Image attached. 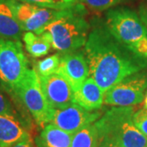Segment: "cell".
Returning a JSON list of instances; mask_svg holds the SVG:
<instances>
[{"mask_svg":"<svg viewBox=\"0 0 147 147\" xmlns=\"http://www.w3.org/2000/svg\"><path fill=\"white\" fill-rule=\"evenodd\" d=\"M29 69L21 41L0 38V83L5 90L11 93Z\"/></svg>","mask_w":147,"mask_h":147,"instance_id":"8992f818","label":"cell"},{"mask_svg":"<svg viewBox=\"0 0 147 147\" xmlns=\"http://www.w3.org/2000/svg\"><path fill=\"white\" fill-rule=\"evenodd\" d=\"M57 73L68 81L74 92L79 89L89 76V67L84 50L61 53Z\"/></svg>","mask_w":147,"mask_h":147,"instance_id":"30bf717a","label":"cell"},{"mask_svg":"<svg viewBox=\"0 0 147 147\" xmlns=\"http://www.w3.org/2000/svg\"><path fill=\"white\" fill-rule=\"evenodd\" d=\"M105 22L127 49L147 61V29L136 11L127 7L110 8Z\"/></svg>","mask_w":147,"mask_h":147,"instance_id":"277c9868","label":"cell"},{"mask_svg":"<svg viewBox=\"0 0 147 147\" xmlns=\"http://www.w3.org/2000/svg\"><path fill=\"white\" fill-rule=\"evenodd\" d=\"M85 14L84 5L79 2L68 12L50 23L41 34L47 38L58 53L79 50L85 45L91 30Z\"/></svg>","mask_w":147,"mask_h":147,"instance_id":"3957f363","label":"cell"},{"mask_svg":"<svg viewBox=\"0 0 147 147\" xmlns=\"http://www.w3.org/2000/svg\"><path fill=\"white\" fill-rule=\"evenodd\" d=\"M79 3L87 6L91 9L97 11L113 8L121 0H79Z\"/></svg>","mask_w":147,"mask_h":147,"instance_id":"ffe728a7","label":"cell"},{"mask_svg":"<svg viewBox=\"0 0 147 147\" xmlns=\"http://www.w3.org/2000/svg\"><path fill=\"white\" fill-rule=\"evenodd\" d=\"M132 119L137 129L147 137V109L143 108L135 112Z\"/></svg>","mask_w":147,"mask_h":147,"instance_id":"7402d4cb","label":"cell"},{"mask_svg":"<svg viewBox=\"0 0 147 147\" xmlns=\"http://www.w3.org/2000/svg\"><path fill=\"white\" fill-rule=\"evenodd\" d=\"M146 147H147V145H146Z\"/></svg>","mask_w":147,"mask_h":147,"instance_id":"484cf974","label":"cell"},{"mask_svg":"<svg viewBox=\"0 0 147 147\" xmlns=\"http://www.w3.org/2000/svg\"><path fill=\"white\" fill-rule=\"evenodd\" d=\"M23 30L16 20L8 0H0V38L20 40Z\"/></svg>","mask_w":147,"mask_h":147,"instance_id":"5bb4252c","label":"cell"},{"mask_svg":"<svg viewBox=\"0 0 147 147\" xmlns=\"http://www.w3.org/2000/svg\"><path fill=\"white\" fill-rule=\"evenodd\" d=\"M98 143L97 131L92 123L74 135L70 147H98Z\"/></svg>","mask_w":147,"mask_h":147,"instance_id":"e0dca14e","label":"cell"},{"mask_svg":"<svg viewBox=\"0 0 147 147\" xmlns=\"http://www.w3.org/2000/svg\"><path fill=\"white\" fill-rule=\"evenodd\" d=\"M147 89V71L133 74L105 92L104 103L111 106H132L142 103Z\"/></svg>","mask_w":147,"mask_h":147,"instance_id":"ba28073f","label":"cell"},{"mask_svg":"<svg viewBox=\"0 0 147 147\" xmlns=\"http://www.w3.org/2000/svg\"><path fill=\"white\" fill-rule=\"evenodd\" d=\"M11 147H34L33 143L31 142V139L29 138V139H25V140H22L20 142H16V144H14L13 146H11Z\"/></svg>","mask_w":147,"mask_h":147,"instance_id":"cb8c5ba5","label":"cell"},{"mask_svg":"<svg viewBox=\"0 0 147 147\" xmlns=\"http://www.w3.org/2000/svg\"><path fill=\"white\" fill-rule=\"evenodd\" d=\"M73 136L53 123H48L35 138V145L36 147H70Z\"/></svg>","mask_w":147,"mask_h":147,"instance_id":"9a60e30c","label":"cell"},{"mask_svg":"<svg viewBox=\"0 0 147 147\" xmlns=\"http://www.w3.org/2000/svg\"><path fill=\"white\" fill-rule=\"evenodd\" d=\"M39 82L47 101L54 110L62 109L73 103L74 91L61 74L56 72L39 77Z\"/></svg>","mask_w":147,"mask_h":147,"instance_id":"8fae6325","label":"cell"},{"mask_svg":"<svg viewBox=\"0 0 147 147\" xmlns=\"http://www.w3.org/2000/svg\"><path fill=\"white\" fill-rule=\"evenodd\" d=\"M139 16L147 29V6H142L139 10Z\"/></svg>","mask_w":147,"mask_h":147,"instance_id":"603a6c76","label":"cell"},{"mask_svg":"<svg viewBox=\"0 0 147 147\" xmlns=\"http://www.w3.org/2000/svg\"><path fill=\"white\" fill-rule=\"evenodd\" d=\"M84 51L89 77L104 92L127 76L147 69L146 61L127 49L99 19L92 21Z\"/></svg>","mask_w":147,"mask_h":147,"instance_id":"6da1fadb","label":"cell"},{"mask_svg":"<svg viewBox=\"0 0 147 147\" xmlns=\"http://www.w3.org/2000/svg\"><path fill=\"white\" fill-rule=\"evenodd\" d=\"M132 106H113L94 123L98 147H146L147 137L133 123Z\"/></svg>","mask_w":147,"mask_h":147,"instance_id":"7a4b0ae2","label":"cell"},{"mask_svg":"<svg viewBox=\"0 0 147 147\" xmlns=\"http://www.w3.org/2000/svg\"><path fill=\"white\" fill-rule=\"evenodd\" d=\"M101 115V111H88L79 105L72 103L65 108L54 110L50 123L74 135L85 127L94 123Z\"/></svg>","mask_w":147,"mask_h":147,"instance_id":"9c48e42d","label":"cell"},{"mask_svg":"<svg viewBox=\"0 0 147 147\" xmlns=\"http://www.w3.org/2000/svg\"><path fill=\"white\" fill-rule=\"evenodd\" d=\"M61 60V53H58L49 56L34 63V69L39 77H45L56 73Z\"/></svg>","mask_w":147,"mask_h":147,"instance_id":"ac0fdd59","label":"cell"},{"mask_svg":"<svg viewBox=\"0 0 147 147\" xmlns=\"http://www.w3.org/2000/svg\"><path fill=\"white\" fill-rule=\"evenodd\" d=\"M30 4L50 7L55 9H65L71 7L79 3V0H16Z\"/></svg>","mask_w":147,"mask_h":147,"instance_id":"d6986e66","label":"cell"},{"mask_svg":"<svg viewBox=\"0 0 147 147\" xmlns=\"http://www.w3.org/2000/svg\"><path fill=\"white\" fill-rule=\"evenodd\" d=\"M29 138L30 136L21 121L0 115V147H11L16 142Z\"/></svg>","mask_w":147,"mask_h":147,"instance_id":"4fadbf2b","label":"cell"},{"mask_svg":"<svg viewBox=\"0 0 147 147\" xmlns=\"http://www.w3.org/2000/svg\"><path fill=\"white\" fill-rule=\"evenodd\" d=\"M105 92L91 77L84 81L79 89L74 92L73 103L88 111L101 109L104 104Z\"/></svg>","mask_w":147,"mask_h":147,"instance_id":"7c38bea8","label":"cell"},{"mask_svg":"<svg viewBox=\"0 0 147 147\" xmlns=\"http://www.w3.org/2000/svg\"><path fill=\"white\" fill-rule=\"evenodd\" d=\"M144 105H145V108L147 109V92L145 95V98H144Z\"/></svg>","mask_w":147,"mask_h":147,"instance_id":"d4e9b609","label":"cell"},{"mask_svg":"<svg viewBox=\"0 0 147 147\" xmlns=\"http://www.w3.org/2000/svg\"><path fill=\"white\" fill-rule=\"evenodd\" d=\"M0 115L13 118V119H18L22 123L20 116L18 115V113L15 110V108L12 105L10 100L1 91H0ZM23 125H24V123H23Z\"/></svg>","mask_w":147,"mask_h":147,"instance_id":"44dd1931","label":"cell"},{"mask_svg":"<svg viewBox=\"0 0 147 147\" xmlns=\"http://www.w3.org/2000/svg\"><path fill=\"white\" fill-rule=\"evenodd\" d=\"M26 49L33 57L38 58L46 56L51 50V42L42 34H36L33 32H26L22 35Z\"/></svg>","mask_w":147,"mask_h":147,"instance_id":"2e32d148","label":"cell"},{"mask_svg":"<svg viewBox=\"0 0 147 147\" xmlns=\"http://www.w3.org/2000/svg\"><path fill=\"white\" fill-rule=\"evenodd\" d=\"M16 20L23 31L41 34L44 29L73 7L65 9H55L22 3L16 0H8Z\"/></svg>","mask_w":147,"mask_h":147,"instance_id":"52a82bcc","label":"cell"},{"mask_svg":"<svg viewBox=\"0 0 147 147\" xmlns=\"http://www.w3.org/2000/svg\"><path fill=\"white\" fill-rule=\"evenodd\" d=\"M10 94L15 96L24 105L38 126L43 127L51 123L55 110L47 101L34 69H29L25 77Z\"/></svg>","mask_w":147,"mask_h":147,"instance_id":"5b68a950","label":"cell"}]
</instances>
